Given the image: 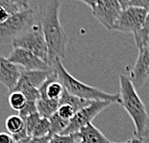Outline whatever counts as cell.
I'll use <instances>...</instances> for the list:
<instances>
[{
  "mask_svg": "<svg viewBox=\"0 0 149 143\" xmlns=\"http://www.w3.org/2000/svg\"><path fill=\"white\" fill-rule=\"evenodd\" d=\"M12 3L17 5L20 10H24V9H29V4L32 0H10Z\"/></svg>",
  "mask_w": 149,
  "mask_h": 143,
  "instance_id": "4316f807",
  "label": "cell"
},
{
  "mask_svg": "<svg viewBox=\"0 0 149 143\" xmlns=\"http://www.w3.org/2000/svg\"><path fill=\"white\" fill-rule=\"evenodd\" d=\"M91 102V100H86V99H82V98L76 97L74 95L69 94L68 91L65 90L64 93H63L62 97L60 98L59 100V105L61 104H68L74 108V109L77 110H81L82 108H84L86 106H88V104Z\"/></svg>",
  "mask_w": 149,
  "mask_h": 143,
  "instance_id": "2e32d148",
  "label": "cell"
},
{
  "mask_svg": "<svg viewBox=\"0 0 149 143\" xmlns=\"http://www.w3.org/2000/svg\"><path fill=\"white\" fill-rule=\"evenodd\" d=\"M116 1L119 3L122 9H126L127 7H129V2H130V0H116Z\"/></svg>",
  "mask_w": 149,
  "mask_h": 143,
  "instance_id": "4dcf8cb0",
  "label": "cell"
},
{
  "mask_svg": "<svg viewBox=\"0 0 149 143\" xmlns=\"http://www.w3.org/2000/svg\"><path fill=\"white\" fill-rule=\"evenodd\" d=\"M59 108V100L51 99H39L37 101V110L38 113L40 117L49 118L54 114Z\"/></svg>",
  "mask_w": 149,
  "mask_h": 143,
  "instance_id": "5bb4252c",
  "label": "cell"
},
{
  "mask_svg": "<svg viewBox=\"0 0 149 143\" xmlns=\"http://www.w3.org/2000/svg\"><path fill=\"white\" fill-rule=\"evenodd\" d=\"M36 112H38L36 101H26L24 107L18 112V115H19L22 119H24L25 117L29 116L31 114L36 113Z\"/></svg>",
  "mask_w": 149,
  "mask_h": 143,
  "instance_id": "d4e9b609",
  "label": "cell"
},
{
  "mask_svg": "<svg viewBox=\"0 0 149 143\" xmlns=\"http://www.w3.org/2000/svg\"><path fill=\"white\" fill-rule=\"evenodd\" d=\"M113 104L111 101H101L95 100L91 102L81 110H79L77 112L74 114V116L69 120V124L68 128L65 130V132L62 135H72L76 133L82 127L87 125L88 123H91L93 118L98 115L101 112L110 107Z\"/></svg>",
  "mask_w": 149,
  "mask_h": 143,
  "instance_id": "8992f818",
  "label": "cell"
},
{
  "mask_svg": "<svg viewBox=\"0 0 149 143\" xmlns=\"http://www.w3.org/2000/svg\"><path fill=\"white\" fill-rule=\"evenodd\" d=\"M0 143H14V139L10 133H0Z\"/></svg>",
  "mask_w": 149,
  "mask_h": 143,
  "instance_id": "f1b7e54d",
  "label": "cell"
},
{
  "mask_svg": "<svg viewBox=\"0 0 149 143\" xmlns=\"http://www.w3.org/2000/svg\"><path fill=\"white\" fill-rule=\"evenodd\" d=\"M149 40L139 47V56L130 72V80L134 87L141 88L149 77Z\"/></svg>",
  "mask_w": 149,
  "mask_h": 143,
  "instance_id": "9c48e42d",
  "label": "cell"
},
{
  "mask_svg": "<svg viewBox=\"0 0 149 143\" xmlns=\"http://www.w3.org/2000/svg\"><path fill=\"white\" fill-rule=\"evenodd\" d=\"M40 119V115L38 112L31 114V115L25 117V118L23 119L24 129L26 130V133H27L28 136H32L33 130L35 128V126L37 125V123L39 122Z\"/></svg>",
  "mask_w": 149,
  "mask_h": 143,
  "instance_id": "7402d4cb",
  "label": "cell"
},
{
  "mask_svg": "<svg viewBox=\"0 0 149 143\" xmlns=\"http://www.w3.org/2000/svg\"><path fill=\"white\" fill-rule=\"evenodd\" d=\"M147 12L144 9L132 6L122 9L113 30L122 33H137L143 26Z\"/></svg>",
  "mask_w": 149,
  "mask_h": 143,
  "instance_id": "52a82bcc",
  "label": "cell"
},
{
  "mask_svg": "<svg viewBox=\"0 0 149 143\" xmlns=\"http://www.w3.org/2000/svg\"><path fill=\"white\" fill-rule=\"evenodd\" d=\"M129 6L141 8L149 12V0H130Z\"/></svg>",
  "mask_w": 149,
  "mask_h": 143,
  "instance_id": "484cf974",
  "label": "cell"
},
{
  "mask_svg": "<svg viewBox=\"0 0 149 143\" xmlns=\"http://www.w3.org/2000/svg\"><path fill=\"white\" fill-rule=\"evenodd\" d=\"M121 11V6L116 0H98L91 8L93 15L108 30L113 29Z\"/></svg>",
  "mask_w": 149,
  "mask_h": 143,
  "instance_id": "ba28073f",
  "label": "cell"
},
{
  "mask_svg": "<svg viewBox=\"0 0 149 143\" xmlns=\"http://www.w3.org/2000/svg\"><path fill=\"white\" fill-rule=\"evenodd\" d=\"M11 44L14 48H23L33 53L49 65L48 48L42 29L39 23H33L27 30L15 37Z\"/></svg>",
  "mask_w": 149,
  "mask_h": 143,
  "instance_id": "277c9868",
  "label": "cell"
},
{
  "mask_svg": "<svg viewBox=\"0 0 149 143\" xmlns=\"http://www.w3.org/2000/svg\"><path fill=\"white\" fill-rule=\"evenodd\" d=\"M78 1H81V2H83L85 3L86 5H88V7H91V8H93L94 5L96 4L98 0H78Z\"/></svg>",
  "mask_w": 149,
  "mask_h": 143,
  "instance_id": "f546056e",
  "label": "cell"
},
{
  "mask_svg": "<svg viewBox=\"0 0 149 143\" xmlns=\"http://www.w3.org/2000/svg\"><path fill=\"white\" fill-rule=\"evenodd\" d=\"M75 143H84V142H83V141H81V140H79V139H78V140L76 141Z\"/></svg>",
  "mask_w": 149,
  "mask_h": 143,
  "instance_id": "d6a6232c",
  "label": "cell"
},
{
  "mask_svg": "<svg viewBox=\"0 0 149 143\" xmlns=\"http://www.w3.org/2000/svg\"><path fill=\"white\" fill-rule=\"evenodd\" d=\"M135 37L136 44H137L138 48L139 46H141L142 44L145 43L146 41H148V37H149V12H147L146 18H145L144 24L142 28L139 31H138L137 33L133 34Z\"/></svg>",
  "mask_w": 149,
  "mask_h": 143,
  "instance_id": "ffe728a7",
  "label": "cell"
},
{
  "mask_svg": "<svg viewBox=\"0 0 149 143\" xmlns=\"http://www.w3.org/2000/svg\"><path fill=\"white\" fill-rule=\"evenodd\" d=\"M148 75H149V70H148Z\"/></svg>",
  "mask_w": 149,
  "mask_h": 143,
  "instance_id": "e575fe53",
  "label": "cell"
},
{
  "mask_svg": "<svg viewBox=\"0 0 149 143\" xmlns=\"http://www.w3.org/2000/svg\"><path fill=\"white\" fill-rule=\"evenodd\" d=\"M109 143H118V142H109ZM119 143H124V142H119Z\"/></svg>",
  "mask_w": 149,
  "mask_h": 143,
  "instance_id": "836d02e7",
  "label": "cell"
},
{
  "mask_svg": "<svg viewBox=\"0 0 149 143\" xmlns=\"http://www.w3.org/2000/svg\"><path fill=\"white\" fill-rule=\"evenodd\" d=\"M52 73V68L49 69V70H25V69H21L20 77L18 80L26 83V84L39 90L40 85Z\"/></svg>",
  "mask_w": 149,
  "mask_h": 143,
  "instance_id": "4fadbf2b",
  "label": "cell"
},
{
  "mask_svg": "<svg viewBox=\"0 0 149 143\" xmlns=\"http://www.w3.org/2000/svg\"><path fill=\"white\" fill-rule=\"evenodd\" d=\"M30 138H31V136H28V137L24 138V139H21V140H19V141H14V143H29Z\"/></svg>",
  "mask_w": 149,
  "mask_h": 143,
  "instance_id": "1f68e13d",
  "label": "cell"
},
{
  "mask_svg": "<svg viewBox=\"0 0 149 143\" xmlns=\"http://www.w3.org/2000/svg\"><path fill=\"white\" fill-rule=\"evenodd\" d=\"M5 126L8 133L10 135H15V133L21 132L24 128V121L18 114L9 116L5 121Z\"/></svg>",
  "mask_w": 149,
  "mask_h": 143,
  "instance_id": "e0dca14e",
  "label": "cell"
},
{
  "mask_svg": "<svg viewBox=\"0 0 149 143\" xmlns=\"http://www.w3.org/2000/svg\"><path fill=\"white\" fill-rule=\"evenodd\" d=\"M79 140L84 143H109L110 141L93 123L83 126L76 133Z\"/></svg>",
  "mask_w": 149,
  "mask_h": 143,
  "instance_id": "7c38bea8",
  "label": "cell"
},
{
  "mask_svg": "<svg viewBox=\"0 0 149 143\" xmlns=\"http://www.w3.org/2000/svg\"><path fill=\"white\" fill-rule=\"evenodd\" d=\"M21 69L13 63L8 58L0 56V83L12 92L20 77Z\"/></svg>",
  "mask_w": 149,
  "mask_h": 143,
  "instance_id": "8fae6325",
  "label": "cell"
},
{
  "mask_svg": "<svg viewBox=\"0 0 149 143\" xmlns=\"http://www.w3.org/2000/svg\"><path fill=\"white\" fill-rule=\"evenodd\" d=\"M26 101L25 96L19 91H12L9 95V105L13 110L17 112H19L24 107Z\"/></svg>",
  "mask_w": 149,
  "mask_h": 143,
  "instance_id": "44dd1931",
  "label": "cell"
},
{
  "mask_svg": "<svg viewBox=\"0 0 149 143\" xmlns=\"http://www.w3.org/2000/svg\"><path fill=\"white\" fill-rule=\"evenodd\" d=\"M51 67L56 73L57 78L64 85L65 90L69 94L74 95L76 97L82 98V99L95 101H111L113 104L118 103V94H111L108 92L103 91L97 87H91L87 84H84L77 79H75L70 73H69L65 66L63 65L61 59L57 58L51 63Z\"/></svg>",
  "mask_w": 149,
  "mask_h": 143,
  "instance_id": "3957f363",
  "label": "cell"
},
{
  "mask_svg": "<svg viewBox=\"0 0 149 143\" xmlns=\"http://www.w3.org/2000/svg\"><path fill=\"white\" fill-rule=\"evenodd\" d=\"M148 40H149V37H148Z\"/></svg>",
  "mask_w": 149,
  "mask_h": 143,
  "instance_id": "d590c367",
  "label": "cell"
},
{
  "mask_svg": "<svg viewBox=\"0 0 149 143\" xmlns=\"http://www.w3.org/2000/svg\"><path fill=\"white\" fill-rule=\"evenodd\" d=\"M51 135H45L42 137H31L29 143H49Z\"/></svg>",
  "mask_w": 149,
  "mask_h": 143,
  "instance_id": "83f0119b",
  "label": "cell"
},
{
  "mask_svg": "<svg viewBox=\"0 0 149 143\" xmlns=\"http://www.w3.org/2000/svg\"><path fill=\"white\" fill-rule=\"evenodd\" d=\"M50 135V122L48 118L40 117L39 122L35 126L31 137H42Z\"/></svg>",
  "mask_w": 149,
  "mask_h": 143,
  "instance_id": "d6986e66",
  "label": "cell"
},
{
  "mask_svg": "<svg viewBox=\"0 0 149 143\" xmlns=\"http://www.w3.org/2000/svg\"><path fill=\"white\" fill-rule=\"evenodd\" d=\"M48 119L50 122V135H62L69 124V120L62 118L57 112L52 114Z\"/></svg>",
  "mask_w": 149,
  "mask_h": 143,
  "instance_id": "9a60e30c",
  "label": "cell"
},
{
  "mask_svg": "<svg viewBox=\"0 0 149 143\" xmlns=\"http://www.w3.org/2000/svg\"><path fill=\"white\" fill-rule=\"evenodd\" d=\"M18 11H20V9L10 0H0V23Z\"/></svg>",
  "mask_w": 149,
  "mask_h": 143,
  "instance_id": "ac0fdd59",
  "label": "cell"
},
{
  "mask_svg": "<svg viewBox=\"0 0 149 143\" xmlns=\"http://www.w3.org/2000/svg\"><path fill=\"white\" fill-rule=\"evenodd\" d=\"M62 0H42L39 4V24L42 27L48 48L49 65L55 59H64L68 36L60 21Z\"/></svg>",
  "mask_w": 149,
  "mask_h": 143,
  "instance_id": "6da1fadb",
  "label": "cell"
},
{
  "mask_svg": "<svg viewBox=\"0 0 149 143\" xmlns=\"http://www.w3.org/2000/svg\"><path fill=\"white\" fill-rule=\"evenodd\" d=\"M33 9H24L12 15L8 19L0 23V44L12 43L34 23Z\"/></svg>",
  "mask_w": 149,
  "mask_h": 143,
  "instance_id": "5b68a950",
  "label": "cell"
},
{
  "mask_svg": "<svg viewBox=\"0 0 149 143\" xmlns=\"http://www.w3.org/2000/svg\"><path fill=\"white\" fill-rule=\"evenodd\" d=\"M78 140L76 133L72 135H53L49 143H75Z\"/></svg>",
  "mask_w": 149,
  "mask_h": 143,
  "instance_id": "cb8c5ba5",
  "label": "cell"
},
{
  "mask_svg": "<svg viewBox=\"0 0 149 143\" xmlns=\"http://www.w3.org/2000/svg\"><path fill=\"white\" fill-rule=\"evenodd\" d=\"M118 104L124 108L134 122V136L141 139L149 136V114L146 108L130 78L122 74L119 76Z\"/></svg>",
  "mask_w": 149,
  "mask_h": 143,
  "instance_id": "7a4b0ae2",
  "label": "cell"
},
{
  "mask_svg": "<svg viewBox=\"0 0 149 143\" xmlns=\"http://www.w3.org/2000/svg\"><path fill=\"white\" fill-rule=\"evenodd\" d=\"M8 60L15 65L23 66L25 70H49L52 68L48 63L23 48H14Z\"/></svg>",
  "mask_w": 149,
  "mask_h": 143,
  "instance_id": "30bf717a",
  "label": "cell"
},
{
  "mask_svg": "<svg viewBox=\"0 0 149 143\" xmlns=\"http://www.w3.org/2000/svg\"><path fill=\"white\" fill-rule=\"evenodd\" d=\"M56 112L58 113L62 118H64L65 120H70L72 117L74 116V114L77 112V110L68 104H61V105H59V108Z\"/></svg>",
  "mask_w": 149,
  "mask_h": 143,
  "instance_id": "603a6c76",
  "label": "cell"
}]
</instances>
